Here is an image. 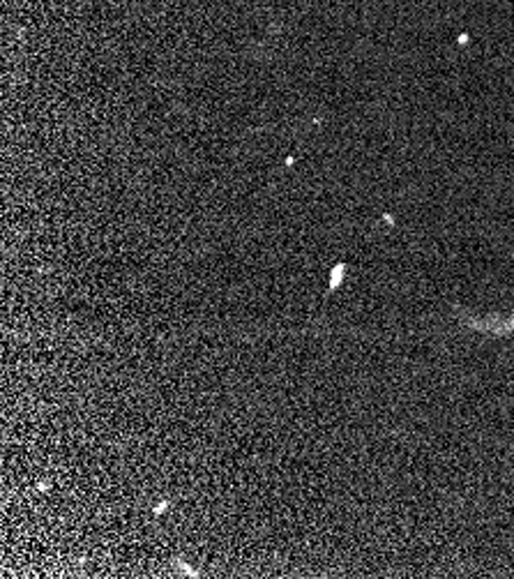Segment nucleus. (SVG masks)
<instances>
[{
    "label": "nucleus",
    "instance_id": "f03ea898",
    "mask_svg": "<svg viewBox=\"0 0 514 579\" xmlns=\"http://www.w3.org/2000/svg\"><path fill=\"white\" fill-rule=\"evenodd\" d=\"M166 508H168V503H162V506H157V508H155V514L164 512V510H166Z\"/></svg>",
    "mask_w": 514,
    "mask_h": 579
},
{
    "label": "nucleus",
    "instance_id": "f257e3e1",
    "mask_svg": "<svg viewBox=\"0 0 514 579\" xmlns=\"http://www.w3.org/2000/svg\"><path fill=\"white\" fill-rule=\"evenodd\" d=\"M344 268H346V266H344V263H339V266L332 270V282H330V288H335L337 284L341 282V272H344Z\"/></svg>",
    "mask_w": 514,
    "mask_h": 579
}]
</instances>
